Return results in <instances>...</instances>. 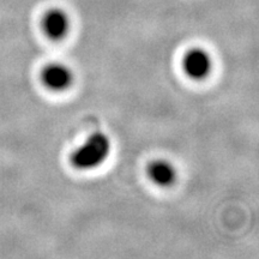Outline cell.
<instances>
[{
    "mask_svg": "<svg viewBox=\"0 0 259 259\" xmlns=\"http://www.w3.org/2000/svg\"><path fill=\"white\" fill-rule=\"evenodd\" d=\"M41 79L46 88L53 92H63L70 88L73 82V73L66 65L50 64L41 73Z\"/></svg>",
    "mask_w": 259,
    "mask_h": 259,
    "instance_id": "2",
    "label": "cell"
},
{
    "mask_svg": "<svg viewBox=\"0 0 259 259\" xmlns=\"http://www.w3.org/2000/svg\"><path fill=\"white\" fill-rule=\"evenodd\" d=\"M148 174L153 183L158 186L167 187L174 184L177 179V170L168 161L156 160L151 162L148 168Z\"/></svg>",
    "mask_w": 259,
    "mask_h": 259,
    "instance_id": "5",
    "label": "cell"
},
{
    "mask_svg": "<svg viewBox=\"0 0 259 259\" xmlns=\"http://www.w3.org/2000/svg\"><path fill=\"white\" fill-rule=\"evenodd\" d=\"M112 150L111 139L105 134L96 132L84 142L71 156V163L80 170L97 168L108 158Z\"/></svg>",
    "mask_w": 259,
    "mask_h": 259,
    "instance_id": "1",
    "label": "cell"
},
{
    "mask_svg": "<svg viewBox=\"0 0 259 259\" xmlns=\"http://www.w3.org/2000/svg\"><path fill=\"white\" fill-rule=\"evenodd\" d=\"M211 69V58L204 50H191L184 59V70L192 79H204Z\"/></svg>",
    "mask_w": 259,
    "mask_h": 259,
    "instance_id": "3",
    "label": "cell"
},
{
    "mask_svg": "<svg viewBox=\"0 0 259 259\" xmlns=\"http://www.w3.org/2000/svg\"><path fill=\"white\" fill-rule=\"evenodd\" d=\"M42 27H44L47 36L53 40H60L69 32V17L61 10H52L45 16L44 21H42Z\"/></svg>",
    "mask_w": 259,
    "mask_h": 259,
    "instance_id": "4",
    "label": "cell"
}]
</instances>
